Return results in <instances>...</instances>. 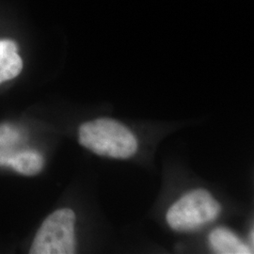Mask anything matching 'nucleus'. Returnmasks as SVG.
Returning <instances> with one entry per match:
<instances>
[{
    "label": "nucleus",
    "mask_w": 254,
    "mask_h": 254,
    "mask_svg": "<svg viewBox=\"0 0 254 254\" xmlns=\"http://www.w3.org/2000/svg\"><path fill=\"white\" fill-rule=\"evenodd\" d=\"M79 143L95 154L112 158H129L137 151L133 133L117 121L97 119L83 124L78 131Z\"/></svg>",
    "instance_id": "f257e3e1"
},
{
    "label": "nucleus",
    "mask_w": 254,
    "mask_h": 254,
    "mask_svg": "<svg viewBox=\"0 0 254 254\" xmlns=\"http://www.w3.org/2000/svg\"><path fill=\"white\" fill-rule=\"evenodd\" d=\"M220 204L205 190L187 193L167 212L168 224L175 231H192L216 219Z\"/></svg>",
    "instance_id": "f03ea898"
},
{
    "label": "nucleus",
    "mask_w": 254,
    "mask_h": 254,
    "mask_svg": "<svg viewBox=\"0 0 254 254\" xmlns=\"http://www.w3.org/2000/svg\"><path fill=\"white\" fill-rule=\"evenodd\" d=\"M75 215L69 208L60 209L43 222L34 238L31 254H73L75 253Z\"/></svg>",
    "instance_id": "7ed1b4c3"
},
{
    "label": "nucleus",
    "mask_w": 254,
    "mask_h": 254,
    "mask_svg": "<svg viewBox=\"0 0 254 254\" xmlns=\"http://www.w3.org/2000/svg\"><path fill=\"white\" fill-rule=\"evenodd\" d=\"M43 155L33 150L14 152L11 148H0V166L12 168L24 175H35L43 170Z\"/></svg>",
    "instance_id": "20e7f679"
},
{
    "label": "nucleus",
    "mask_w": 254,
    "mask_h": 254,
    "mask_svg": "<svg viewBox=\"0 0 254 254\" xmlns=\"http://www.w3.org/2000/svg\"><path fill=\"white\" fill-rule=\"evenodd\" d=\"M209 243L215 253L220 254H253V249L244 244L237 236L225 228H217L211 232Z\"/></svg>",
    "instance_id": "39448f33"
},
{
    "label": "nucleus",
    "mask_w": 254,
    "mask_h": 254,
    "mask_svg": "<svg viewBox=\"0 0 254 254\" xmlns=\"http://www.w3.org/2000/svg\"><path fill=\"white\" fill-rule=\"evenodd\" d=\"M17 50V45L13 41H0V84L16 77L21 73L23 62Z\"/></svg>",
    "instance_id": "423d86ee"
},
{
    "label": "nucleus",
    "mask_w": 254,
    "mask_h": 254,
    "mask_svg": "<svg viewBox=\"0 0 254 254\" xmlns=\"http://www.w3.org/2000/svg\"><path fill=\"white\" fill-rule=\"evenodd\" d=\"M21 139V134L16 128L8 124L0 125V148H10Z\"/></svg>",
    "instance_id": "0eeeda50"
}]
</instances>
